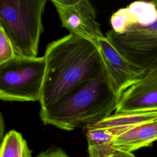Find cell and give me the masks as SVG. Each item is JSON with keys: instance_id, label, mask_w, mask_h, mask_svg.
<instances>
[{"instance_id": "9", "label": "cell", "mask_w": 157, "mask_h": 157, "mask_svg": "<svg viewBox=\"0 0 157 157\" xmlns=\"http://www.w3.org/2000/svg\"><path fill=\"white\" fill-rule=\"evenodd\" d=\"M157 140V120L138 125L117 136L110 143L113 148L130 152L150 145Z\"/></svg>"}, {"instance_id": "8", "label": "cell", "mask_w": 157, "mask_h": 157, "mask_svg": "<svg viewBox=\"0 0 157 157\" xmlns=\"http://www.w3.org/2000/svg\"><path fill=\"white\" fill-rule=\"evenodd\" d=\"M157 110V66L121 95L115 113Z\"/></svg>"}, {"instance_id": "1", "label": "cell", "mask_w": 157, "mask_h": 157, "mask_svg": "<svg viewBox=\"0 0 157 157\" xmlns=\"http://www.w3.org/2000/svg\"><path fill=\"white\" fill-rule=\"evenodd\" d=\"M44 56L40 110L55 104L82 83L107 72L98 45L71 33L49 44Z\"/></svg>"}, {"instance_id": "2", "label": "cell", "mask_w": 157, "mask_h": 157, "mask_svg": "<svg viewBox=\"0 0 157 157\" xmlns=\"http://www.w3.org/2000/svg\"><path fill=\"white\" fill-rule=\"evenodd\" d=\"M121 97L106 72L82 83L55 104L40 110V118L44 124L65 131L85 128L115 112Z\"/></svg>"}, {"instance_id": "13", "label": "cell", "mask_w": 157, "mask_h": 157, "mask_svg": "<svg viewBox=\"0 0 157 157\" xmlns=\"http://www.w3.org/2000/svg\"><path fill=\"white\" fill-rule=\"evenodd\" d=\"M85 129L88 146L110 144L115 137L109 129L105 128H86Z\"/></svg>"}, {"instance_id": "15", "label": "cell", "mask_w": 157, "mask_h": 157, "mask_svg": "<svg viewBox=\"0 0 157 157\" xmlns=\"http://www.w3.org/2000/svg\"><path fill=\"white\" fill-rule=\"evenodd\" d=\"M18 56L12 43L0 27V65Z\"/></svg>"}, {"instance_id": "14", "label": "cell", "mask_w": 157, "mask_h": 157, "mask_svg": "<svg viewBox=\"0 0 157 157\" xmlns=\"http://www.w3.org/2000/svg\"><path fill=\"white\" fill-rule=\"evenodd\" d=\"M89 157H135L130 152H125L113 148L110 144L88 146Z\"/></svg>"}, {"instance_id": "4", "label": "cell", "mask_w": 157, "mask_h": 157, "mask_svg": "<svg viewBox=\"0 0 157 157\" xmlns=\"http://www.w3.org/2000/svg\"><path fill=\"white\" fill-rule=\"evenodd\" d=\"M44 56H17L0 65V99L4 101L40 100L45 74Z\"/></svg>"}, {"instance_id": "11", "label": "cell", "mask_w": 157, "mask_h": 157, "mask_svg": "<svg viewBox=\"0 0 157 157\" xmlns=\"http://www.w3.org/2000/svg\"><path fill=\"white\" fill-rule=\"evenodd\" d=\"M0 157H32V155L21 134L15 130H11L2 140Z\"/></svg>"}, {"instance_id": "12", "label": "cell", "mask_w": 157, "mask_h": 157, "mask_svg": "<svg viewBox=\"0 0 157 157\" xmlns=\"http://www.w3.org/2000/svg\"><path fill=\"white\" fill-rule=\"evenodd\" d=\"M127 7L132 15L134 24L147 26L157 20V6L155 1H136L130 4Z\"/></svg>"}, {"instance_id": "17", "label": "cell", "mask_w": 157, "mask_h": 157, "mask_svg": "<svg viewBox=\"0 0 157 157\" xmlns=\"http://www.w3.org/2000/svg\"><path fill=\"white\" fill-rule=\"evenodd\" d=\"M88 157H89V156H88Z\"/></svg>"}, {"instance_id": "5", "label": "cell", "mask_w": 157, "mask_h": 157, "mask_svg": "<svg viewBox=\"0 0 157 157\" xmlns=\"http://www.w3.org/2000/svg\"><path fill=\"white\" fill-rule=\"evenodd\" d=\"M157 6V1H155ZM105 37L127 61L147 72L157 66V20L147 26L134 24L122 33L112 29Z\"/></svg>"}, {"instance_id": "6", "label": "cell", "mask_w": 157, "mask_h": 157, "mask_svg": "<svg viewBox=\"0 0 157 157\" xmlns=\"http://www.w3.org/2000/svg\"><path fill=\"white\" fill-rule=\"evenodd\" d=\"M62 26L71 34L90 40L97 45L105 36L96 20V11L87 0H52Z\"/></svg>"}, {"instance_id": "10", "label": "cell", "mask_w": 157, "mask_h": 157, "mask_svg": "<svg viewBox=\"0 0 157 157\" xmlns=\"http://www.w3.org/2000/svg\"><path fill=\"white\" fill-rule=\"evenodd\" d=\"M155 120H157V110L115 113L86 128H105L116 137L138 125Z\"/></svg>"}, {"instance_id": "7", "label": "cell", "mask_w": 157, "mask_h": 157, "mask_svg": "<svg viewBox=\"0 0 157 157\" xmlns=\"http://www.w3.org/2000/svg\"><path fill=\"white\" fill-rule=\"evenodd\" d=\"M97 45L102 56L111 83L118 94L122 95L145 74L144 71L131 64L120 54L105 36L98 41Z\"/></svg>"}, {"instance_id": "3", "label": "cell", "mask_w": 157, "mask_h": 157, "mask_svg": "<svg viewBox=\"0 0 157 157\" xmlns=\"http://www.w3.org/2000/svg\"><path fill=\"white\" fill-rule=\"evenodd\" d=\"M47 0H0V27L19 56L37 57Z\"/></svg>"}, {"instance_id": "16", "label": "cell", "mask_w": 157, "mask_h": 157, "mask_svg": "<svg viewBox=\"0 0 157 157\" xmlns=\"http://www.w3.org/2000/svg\"><path fill=\"white\" fill-rule=\"evenodd\" d=\"M36 157H69L61 148H55L39 154Z\"/></svg>"}]
</instances>
